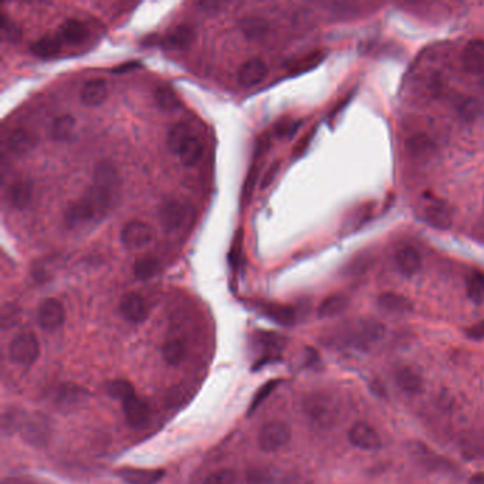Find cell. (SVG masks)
<instances>
[{
    "instance_id": "6da1fadb",
    "label": "cell",
    "mask_w": 484,
    "mask_h": 484,
    "mask_svg": "<svg viewBox=\"0 0 484 484\" xmlns=\"http://www.w3.org/2000/svg\"><path fill=\"white\" fill-rule=\"evenodd\" d=\"M121 192V179L108 160L95 165L91 186L84 195L70 203L64 222L69 229H83L99 223L115 206Z\"/></svg>"
},
{
    "instance_id": "7a4b0ae2",
    "label": "cell",
    "mask_w": 484,
    "mask_h": 484,
    "mask_svg": "<svg viewBox=\"0 0 484 484\" xmlns=\"http://www.w3.org/2000/svg\"><path fill=\"white\" fill-rule=\"evenodd\" d=\"M310 424L318 429H331L340 417V403L327 392H312L303 403Z\"/></svg>"
},
{
    "instance_id": "3957f363",
    "label": "cell",
    "mask_w": 484,
    "mask_h": 484,
    "mask_svg": "<svg viewBox=\"0 0 484 484\" xmlns=\"http://www.w3.org/2000/svg\"><path fill=\"white\" fill-rule=\"evenodd\" d=\"M159 223L165 232H178L192 217V208L182 201L168 199L159 206Z\"/></svg>"
},
{
    "instance_id": "277c9868",
    "label": "cell",
    "mask_w": 484,
    "mask_h": 484,
    "mask_svg": "<svg viewBox=\"0 0 484 484\" xmlns=\"http://www.w3.org/2000/svg\"><path fill=\"white\" fill-rule=\"evenodd\" d=\"M40 345L37 337L33 333H22L16 335L9 345V357L10 360L23 367L35 364L39 358Z\"/></svg>"
},
{
    "instance_id": "5b68a950",
    "label": "cell",
    "mask_w": 484,
    "mask_h": 484,
    "mask_svg": "<svg viewBox=\"0 0 484 484\" xmlns=\"http://www.w3.org/2000/svg\"><path fill=\"white\" fill-rule=\"evenodd\" d=\"M155 232L151 226L142 220H130L124 224L119 239L125 249L140 250L153 240Z\"/></svg>"
},
{
    "instance_id": "8992f818",
    "label": "cell",
    "mask_w": 484,
    "mask_h": 484,
    "mask_svg": "<svg viewBox=\"0 0 484 484\" xmlns=\"http://www.w3.org/2000/svg\"><path fill=\"white\" fill-rule=\"evenodd\" d=\"M290 439H292V431H290L288 425L281 421H272L267 422L257 437V443L263 451L272 453L281 447H284Z\"/></svg>"
},
{
    "instance_id": "52a82bcc",
    "label": "cell",
    "mask_w": 484,
    "mask_h": 484,
    "mask_svg": "<svg viewBox=\"0 0 484 484\" xmlns=\"http://www.w3.org/2000/svg\"><path fill=\"white\" fill-rule=\"evenodd\" d=\"M64 319H66V311L57 299L50 297L40 303L37 308V322L44 331L58 330Z\"/></svg>"
},
{
    "instance_id": "ba28073f",
    "label": "cell",
    "mask_w": 484,
    "mask_h": 484,
    "mask_svg": "<svg viewBox=\"0 0 484 484\" xmlns=\"http://www.w3.org/2000/svg\"><path fill=\"white\" fill-rule=\"evenodd\" d=\"M122 410L126 424L131 428L144 429L151 424V408L137 395H133L122 402Z\"/></svg>"
},
{
    "instance_id": "9c48e42d",
    "label": "cell",
    "mask_w": 484,
    "mask_h": 484,
    "mask_svg": "<svg viewBox=\"0 0 484 484\" xmlns=\"http://www.w3.org/2000/svg\"><path fill=\"white\" fill-rule=\"evenodd\" d=\"M424 217L429 226L437 231H447L453 223V213L450 206L440 199H435L425 205Z\"/></svg>"
},
{
    "instance_id": "30bf717a",
    "label": "cell",
    "mask_w": 484,
    "mask_h": 484,
    "mask_svg": "<svg viewBox=\"0 0 484 484\" xmlns=\"http://www.w3.org/2000/svg\"><path fill=\"white\" fill-rule=\"evenodd\" d=\"M349 442L361 450H378L382 444L378 432L365 422H358L351 426L348 431Z\"/></svg>"
},
{
    "instance_id": "8fae6325",
    "label": "cell",
    "mask_w": 484,
    "mask_h": 484,
    "mask_svg": "<svg viewBox=\"0 0 484 484\" xmlns=\"http://www.w3.org/2000/svg\"><path fill=\"white\" fill-rule=\"evenodd\" d=\"M119 311L122 317L130 322H142L148 317V306L145 299L135 292L126 293L119 301Z\"/></svg>"
},
{
    "instance_id": "7c38bea8",
    "label": "cell",
    "mask_w": 484,
    "mask_h": 484,
    "mask_svg": "<svg viewBox=\"0 0 484 484\" xmlns=\"http://www.w3.org/2000/svg\"><path fill=\"white\" fill-rule=\"evenodd\" d=\"M463 70L473 76H484V40H472L462 54Z\"/></svg>"
},
{
    "instance_id": "4fadbf2b",
    "label": "cell",
    "mask_w": 484,
    "mask_h": 484,
    "mask_svg": "<svg viewBox=\"0 0 484 484\" xmlns=\"http://www.w3.org/2000/svg\"><path fill=\"white\" fill-rule=\"evenodd\" d=\"M267 72V64L262 58L254 57L242 64L237 78L243 87H254L266 78Z\"/></svg>"
},
{
    "instance_id": "5bb4252c",
    "label": "cell",
    "mask_w": 484,
    "mask_h": 484,
    "mask_svg": "<svg viewBox=\"0 0 484 484\" xmlns=\"http://www.w3.org/2000/svg\"><path fill=\"white\" fill-rule=\"evenodd\" d=\"M115 474L126 484H158L164 478L165 472L162 469H135L122 467Z\"/></svg>"
},
{
    "instance_id": "9a60e30c",
    "label": "cell",
    "mask_w": 484,
    "mask_h": 484,
    "mask_svg": "<svg viewBox=\"0 0 484 484\" xmlns=\"http://www.w3.org/2000/svg\"><path fill=\"white\" fill-rule=\"evenodd\" d=\"M395 263L398 270L406 276L412 277L415 276L422 266V257L419 250L410 244H405L399 247L395 253Z\"/></svg>"
},
{
    "instance_id": "2e32d148",
    "label": "cell",
    "mask_w": 484,
    "mask_h": 484,
    "mask_svg": "<svg viewBox=\"0 0 484 484\" xmlns=\"http://www.w3.org/2000/svg\"><path fill=\"white\" fill-rule=\"evenodd\" d=\"M107 95V81L104 78H92L83 84L80 91V100L87 107H97L106 101Z\"/></svg>"
},
{
    "instance_id": "e0dca14e",
    "label": "cell",
    "mask_w": 484,
    "mask_h": 484,
    "mask_svg": "<svg viewBox=\"0 0 484 484\" xmlns=\"http://www.w3.org/2000/svg\"><path fill=\"white\" fill-rule=\"evenodd\" d=\"M58 37L69 44H80L88 37V27L78 19H69L58 27Z\"/></svg>"
},
{
    "instance_id": "ac0fdd59",
    "label": "cell",
    "mask_w": 484,
    "mask_h": 484,
    "mask_svg": "<svg viewBox=\"0 0 484 484\" xmlns=\"http://www.w3.org/2000/svg\"><path fill=\"white\" fill-rule=\"evenodd\" d=\"M36 135L28 133L27 130H23V128H17V130L12 131L6 138V148L16 155H24L30 152L36 147Z\"/></svg>"
},
{
    "instance_id": "d6986e66",
    "label": "cell",
    "mask_w": 484,
    "mask_h": 484,
    "mask_svg": "<svg viewBox=\"0 0 484 484\" xmlns=\"http://www.w3.org/2000/svg\"><path fill=\"white\" fill-rule=\"evenodd\" d=\"M406 149L412 158L428 160L435 155L436 144L426 134H416L406 141Z\"/></svg>"
},
{
    "instance_id": "ffe728a7",
    "label": "cell",
    "mask_w": 484,
    "mask_h": 484,
    "mask_svg": "<svg viewBox=\"0 0 484 484\" xmlns=\"http://www.w3.org/2000/svg\"><path fill=\"white\" fill-rule=\"evenodd\" d=\"M203 151H205V144L202 138L198 134L193 133L190 138L186 141V144L183 145V148L179 151L178 158L185 167H193L202 159Z\"/></svg>"
},
{
    "instance_id": "44dd1931",
    "label": "cell",
    "mask_w": 484,
    "mask_h": 484,
    "mask_svg": "<svg viewBox=\"0 0 484 484\" xmlns=\"http://www.w3.org/2000/svg\"><path fill=\"white\" fill-rule=\"evenodd\" d=\"M193 40H195V30L187 24H181L168 31L164 44L168 49H185L192 44Z\"/></svg>"
},
{
    "instance_id": "7402d4cb",
    "label": "cell",
    "mask_w": 484,
    "mask_h": 484,
    "mask_svg": "<svg viewBox=\"0 0 484 484\" xmlns=\"http://www.w3.org/2000/svg\"><path fill=\"white\" fill-rule=\"evenodd\" d=\"M31 197H33V186H31L28 181H23V179L16 181L9 187V192H8V199L10 205L17 209L26 208L30 203Z\"/></svg>"
},
{
    "instance_id": "603a6c76",
    "label": "cell",
    "mask_w": 484,
    "mask_h": 484,
    "mask_svg": "<svg viewBox=\"0 0 484 484\" xmlns=\"http://www.w3.org/2000/svg\"><path fill=\"white\" fill-rule=\"evenodd\" d=\"M76 118L70 114H62L57 117L50 126V137L54 141L64 142L69 141L74 133Z\"/></svg>"
},
{
    "instance_id": "cb8c5ba5",
    "label": "cell",
    "mask_w": 484,
    "mask_h": 484,
    "mask_svg": "<svg viewBox=\"0 0 484 484\" xmlns=\"http://www.w3.org/2000/svg\"><path fill=\"white\" fill-rule=\"evenodd\" d=\"M160 272V260L153 254H145L134 263V274L138 280L147 281L158 276Z\"/></svg>"
},
{
    "instance_id": "d4e9b609",
    "label": "cell",
    "mask_w": 484,
    "mask_h": 484,
    "mask_svg": "<svg viewBox=\"0 0 484 484\" xmlns=\"http://www.w3.org/2000/svg\"><path fill=\"white\" fill-rule=\"evenodd\" d=\"M193 134V131L190 130V126L186 122H176L174 124L167 135V145L168 148L178 155L179 151L183 148V145L186 144V141L190 138V135Z\"/></svg>"
},
{
    "instance_id": "484cf974",
    "label": "cell",
    "mask_w": 484,
    "mask_h": 484,
    "mask_svg": "<svg viewBox=\"0 0 484 484\" xmlns=\"http://www.w3.org/2000/svg\"><path fill=\"white\" fill-rule=\"evenodd\" d=\"M187 347L183 338L181 337H171L167 340V342L162 347V355L164 360L169 364V365H178L183 361L185 355H186Z\"/></svg>"
},
{
    "instance_id": "4316f807",
    "label": "cell",
    "mask_w": 484,
    "mask_h": 484,
    "mask_svg": "<svg viewBox=\"0 0 484 484\" xmlns=\"http://www.w3.org/2000/svg\"><path fill=\"white\" fill-rule=\"evenodd\" d=\"M378 304L391 312H408L413 310V304L412 301L402 296V294H397V293H383L379 296L378 299Z\"/></svg>"
},
{
    "instance_id": "83f0119b",
    "label": "cell",
    "mask_w": 484,
    "mask_h": 484,
    "mask_svg": "<svg viewBox=\"0 0 484 484\" xmlns=\"http://www.w3.org/2000/svg\"><path fill=\"white\" fill-rule=\"evenodd\" d=\"M240 28L246 37L254 40L262 39L269 30V23L259 16H247L240 20Z\"/></svg>"
},
{
    "instance_id": "f1b7e54d",
    "label": "cell",
    "mask_w": 484,
    "mask_h": 484,
    "mask_svg": "<svg viewBox=\"0 0 484 484\" xmlns=\"http://www.w3.org/2000/svg\"><path fill=\"white\" fill-rule=\"evenodd\" d=\"M31 51L42 58L56 57L61 51V40L60 37L44 36L31 44Z\"/></svg>"
},
{
    "instance_id": "f546056e",
    "label": "cell",
    "mask_w": 484,
    "mask_h": 484,
    "mask_svg": "<svg viewBox=\"0 0 484 484\" xmlns=\"http://www.w3.org/2000/svg\"><path fill=\"white\" fill-rule=\"evenodd\" d=\"M324 58H326V54L322 51H312L303 56L299 60H294L292 64H288V70L292 74H301L317 67Z\"/></svg>"
},
{
    "instance_id": "4dcf8cb0",
    "label": "cell",
    "mask_w": 484,
    "mask_h": 484,
    "mask_svg": "<svg viewBox=\"0 0 484 484\" xmlns=\"http://www.w3.org/2000/svg\"><path fill=\"white\" fill-rule=\"evenodd\" d=\"M348 306V299L342 294H334L328 299H326L324 301L321 303L319 308H318V315L319 317H334L340 312H342Z\"/></svg>"
},
{
    "instance_id": "1f68e13d",
    "label": "cell",
    "mask_w": 484,
    "mask_h": 484,
    "mask_svg": "<svg viewBox=\"0 0 484 484\" xmlns=\"http://www.w3.org/2000/svg\"><path fill=\"white\" fill-rule=\"evenodd\" d=\"M265 314L283 326H292L296 321V311L287 306L269 304L265 307Z\"/></svg>"
},
{
    "instance_id": "d6a6232c",
    "label": "cell",
    "mask_w": 484,
    "mask_h": 484,
    "mask_svg": "<svg viewBox=\"0 0 484 484\" xmlns=\"http://www.w3.org/2000/svg\"><path fill=\"white\" fill-rule=\"evenodd\" d=\"M397 383L399 385V388L405 392H417L419 388H421V385H422V381L421 378H419V375L412 371L410 368H401L397 375Z\"/></svg>"
},
{
    "instance_id": "836d02e7",
    "label": "cell",
    "mask_w": 484,
    "mask_h": 484,
    "mask_svg": "<svg viewBox=\"0 0 484 484\" xmlns=\"http://www.w3.org/2000/svg\"><path fill=\"white\" fill-rule=\"evenodd\" d=\"M24 436L31 444H43L47 437V425L43 419H33L24 426Z\"/></svg>"
},
{
    "instance_id": "e575fe53",
    "label": "cell",
    "mask_w": 484,
    "mask_h": 484,
    "mask_svg": "<svg viewBox=\"0 0 484 484\" xmlns=\"http://www.w3.org/2000/svg\"><path fill=\"white\" fill-rule=\"evenodd\" d=\"M155 101L156 104L165 110V111H174L181 107V100L176 95V92L169 87H159L155 91Z\"/></svg>"
},
{
    "instance_id": "d590c367",
    "label": "cell",
    "mask_w": 484,
    "mask_h": 484,
    "mask_svg": "<svg viewBox=\"0 0 484 484\" xmlns=\"http://www.w3.org/2000/svg\"><path fill=\"white\" fill-rule=\"evenodd\" d=\"M107 394L111 397V398H115V399H119V401H125L128 399L130 397L135 395V390H134V386L131 382H128L125 379H115V381H111L107 383Z\"/></svg>"
},
{
    "instance_id": "8d00e7d4",
    "label": "cell",
    "mask_w": 484,
    "mask_h": 484,
    "mask_svg": "<svg viewBox=\"0 0 484 484\" xmlns=\"http://www.w3.org/2000/svg\"><path fill=\"white\" fill-rule=\"evenodd\" d=\"M467 296L472 301L480 304L484 301V274L473 273L467 277L466 281Z\"/></svg>"
},
{
    "instance_id": "74e56055",
    "label": "cell",
    "mask_w": 484,
    "mask_h": 484,
    "mask_svg": "<svg viewBox=\"0 0 484 484\" xmlns=\"http://www.w3.org/2000/svg\"><path fill=\"white\" fill-rule=\"evenodd\" d=\"M280 383H281L280 379H272V381L266 382V383L262 386V388H260L259 391H257V394L254 395V398H253V401H251V403H250V408H249V415L253 413L257 408H259V406L274 392V390L277 388V386H278Z\"/></svg>"
},
{
    "instance_id": "f35d334b",
    "label": "cell",
    "mask_w": 484,
    "mask_h": 484,
    "mask_svg": "<svg viewBox=\"0 0 484 484\" xmlns=\"http://www.w3.org/2000/svg\"><path fill=\"white\" fill-rule=\"evenodd\" d=\"M235 483H236V473L229 469H222V470L213 472L203 480V484H235Z\"/></svg>"
},
{
    "instance_id": "ab89813d",
    "label": "cell",
    "mask_w": 484,
    "mask_h": 484,
    "mask_svg": "<svg viewBox=\"0 0 484 484\" xmlns=\"http://www.w3.org/2000/svg\"><path fill=\"white\" fill-rule=\"evenodd\" d=\"M259 340H260V344L267 347V349L272 352H280L285 344V340L281 335L274 333H262L259 335Z\"/></svg>"
},
{
    "instance_id": "60d3db41",
    "label": "cell",
    "mask_w": 484,
    "mask_h": 484,
    "mask_svg": "<svg viewBox=\"0 0 484 484\" xmlns=\"http://www.w3.org/2000/svg\"><path fill=\"white\" fill-rule=\"evenodd\" d=\"M459 114L462 118L467 119V121H472L477 117L478 114V104L476 100H472V99H467L465 101L460 103L459 106Z\"/></svg>"
},
{
    "instance_id": "b9f144b4",
    "label": "cell",
    "mask_w": 484,
    "mask_h": 484,
    "mask_svg": "<svg viewBox=\"0 0 484 484\" xmlns=\"http://www.w3.org/2000/svg\"><path fill=\"white\" fill-rule=\"evenodd\" d=\"M256 181H257V169L253 167L251 171L249 172V178L246 179V183L243 187V203H246L247 199L251 198V192H253Z\"/></svg>"
},
{
    "instance_id": "7bdbcfd3",
    "label": "cell",
    "mask_w": 484,
    "mask_h": 484,
    "mask_svg": "<svg viewBox=\"0 0 484 484\" xmlns=\"http://www.w3.org/2000/svg\"><path fill=\"white\" fill-rule=\"evenodd\" d=\"M247 483L249 484H272V477L265 473V472H259V470H253L249 473L247 476Z\"/></svg>"
},
{
    "instance_id": "ee69618b",
    "label": "cell",
    "mask_w": 484,
    "mask_h": 484,
    "mask_svg": "<svg viewBox=\"0 0 484 484\" xmlns=\"http://www.w3.org/2000/svg\"><path fill=\"white\" fill-rule=\"evenodd\" d=\"M278 169H280V164H278V162L273 164V165L269 168V171L266 172L265 178L262 179V187H263V189H265V187H267V186H269V185L273 182V179L276 178V175H277Z\"/></svg>"
},
{
    "instance_id": "f6af8a7d",
    "label": "cell",
    "mask_w": 484,
    "mask_h": 484,
    "mask_svg": "<svg viewBox=\"0 0 484 484\" xmlns=\"http://www.w3.org/2000/svg\"><path fill=\"white\" fill-rule=\"evenodd\" d=\"M467 335L473 340H483L484 338V321H480L478 324H476L474 327H472L467 331Z\"/></svg>"
},
{
    "instance_id": "bcb514c9",
    "label": "cell",
    "mask_w": 484,
    "mask_h": 484,
    "mask_svg": "<svg viewBox=\"0 0 484 484\" xmlns=\"http://www.w3.org/2000/svg\"><path fill=\"white\" fill-rule=\"evenodd\" d=\"M310 140H311V134L306 135V138L297 144V147H296V149H294V155H301V153H304V151L307 149V147H308V144H310Z\"/></svg>"
},
{
    "instance_id": "7dc6e473",
    "label": "cell",
    "mask_w": 484,
    "mask_h": 484,
    "mask_svg": "<svg viewBox=\"0 0 484 484\" xmlns=\"http://www.w3.org/2000/svg\"><path fill=\"white\" fill-rule=\"evenodd\" d=\"M470 484H484V473H477L470 478Z\"/></svg>"
},
{
    "instance_id": "c3c4849f",
    "label": "cell",
    "mask_w": 484,
    "mask_h": 484,
    "mask_svg": "<svg viewBox=\"0 0 484 484\" xmlns=\"http://www.w3.org/2000/svg\"><path fill=\"white\" fill-rule=\"evenodd\" d=\"M483 77H484V76H483Z\"/></svg>"
}]
</instances>
